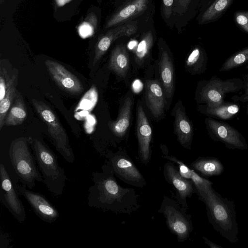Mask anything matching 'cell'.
I'll return each mask as SVG.
<instances>
[{
    "label": "cell",
    "instance_id": "cell-1",
    "mask_svg": "<svg viewBox=\"0 0 248 248\" xmlns=\"http://www.w3.org/2000/svg\"><path fill=\"white\" fill-rule=\"evenodd\" d=\"M102 172L92 173L93 185L88 189V205L115 213L130 214L140 207L135 189L120 186L110 166L106 162Z\"/></svg>",
    "mask_w": 248,
    "mask_h": 248
},
{
    "label": "cell",
    "instance_id": "cell-2",
    "mask_svg": "<svg viewBox=\"0 0 248 248\" xmlns=\"http://www.w3.org/2000/svg\"><path fill=\"white\" fill-rule=\"evenodd\" d=\"M207 211L209 222L220 235L231 243L238 241V226L233 201L223 197L210 186L197 191Z\"/></svg>",
    "mask_w": 248,
    "mask_h": 248
},
{
    "label": "cell",
    "instance_id": "cell-3",
    "mask_svg": "<svg viewBox=\"0 0 248 248\" xmlns=\"http://www.w3.org/2000/svg\"><path fill=\"white\" fill-rule=\"evenodd\" d=\"M29 139L43 183L54 195H62L68 178L64 169L60 166L55 154L40 140Z\"/></svg>",
    "mask_w": 248,
    "mask_h": 248
},
{
    "label": "cell",
    "instance_id": "cell-4",
    "mask_svg": "<svg viewBox=\"0 0 248 248\" xmlns=\"http://www.w3.org/2000/svg\"><path fill=\"white\" fill-rule=\"evenodd\" d=\"M29 139L18 138L13 140L9 149V156L19 181L31 189L36 182H43L42 174L36 164L34 155L29 146Z\"/></svg>",
    "mask_w": 248,
    "mask_h": 248
},
{
    "label": "cell",
    "instance_id": "cell-5",
    "mask_svg": "<svg viewBox=\"0 0 248 248\" xmlns=\"http://www.w3.org/2000/svg\"><path fill=\"white\" fill-rule=\"evenodd\" d=\"M36 111L47 127V131L56 150L69 163L75 161V155L66 132L52 109L44 102L31 100Z\"/></svg>",
    "mask_w": 248,
    "mask_h": 248
},
{
    "label": "cell",
    "instance_id": "cell-6",
    "mask_svg": "<svg viewBox=\"0 0 248 248\" xmlns=\"http://www.w3.org/2000/svg\"><path fill=\"white\" fill-rule=\"evenodd\" d=\"M187 211L177 201L166 196L158 210L165 218L169 229L180 242L186 241L193 230L191 216Z\"/></svg>",
    "mask_w": 248,
    "mask_h": 248
},
{
    "label": "cell",
    "instance_id": "cell-7",
    "mask_svg": "<svg viewBox=\"0 0 248 248\" xmlns=\"http://www.w3.org/2000/svg\"><path fill=\"white\" fill-rule=\"evenodd\" d=\"M244 81L235 78L223 80L216 76L202 81L198 91L199 102L209 106H218L225 102L229 93H237L243 89Z\"/></svg>",
    "mask_w": 248,
    "mask_h": 248
},
{
    "label": "cell",
    "instance_id": "cell-8",
    "mask_svg": "<svg viewBox=\"0 0 248 248\" xmlns=\"http://www.w3.org/2000/svg\"><path fill=\"white\" fill-rule=\"evenodd\" d=\"M105 156V162L110 166L115 176L124 183L138 187L146 185L145 179L125 152H109Z\"/></svg>",
    "mask_w": 248,
    "mask_h": 248
},
{
    "label": "cell",
    "instance_id": "cell-9",
    "mask_svg": "<svg viewBox=\"0 0 248 248\" xmlns=\"http://www.w3.org/2000/svg\"><path fill=\"white\" fill-rule=\"evenodd\" d=\"M205 123L209 134L214 141L222 143L230 149H248L244 137L231 125L211 118H206Z\"/></svg>",
    "mask_w": 248,
    "mask_h": 248
},
{
    "label": "cell",
    "instance_id": "cell-10",
    "mask_svg": "<svg viewBox=\"0 0 248 248\" xmlns=\"http://www.w3.org/2000/svg\"><path fill=\"white\" fill-rule=\"evenodd\" d=\"M0 178L1 202L19 222H23L26 218L25 208L16 186H14L9 173L2 163L0 165Z\"/></svg>",
    "mask_w": 248,
    "mask_h": 248
},
{
    "label": "cell",
    "instance_id": "cell-11",
    "mask_svg": "<svg viewBox=\"0 0 248 248\" xmlns=\"http://www.w3.org/2000/svg\"><path fill=\"white\" fill-rule=\"evenodd\" d=\"M16 187L42 220L51 223L59 218V211L43 195L31 190L23 185H17Z\"/></svg>",
    "mask_w": 248,
    "mask_h": 248
},
{
    "label": "cell",
    "instance_id": "cell-12",
    "mask_svg": "<svg viewBox=\"0 0 248 248\" xmlns=\"http://www.w3.org/2000/svg\"><path fill=\"white\" fill-rule=\"evenodd\" d=\"M163 174L165 180L171 184L177 191L176 201L188 210L187 198H190L197 191L193 183L183 177L177 170L173 162L169 160L164 166Z\"/></svg>",
    "mask_w": 248,
    "mask_h": 248
},
{
    "label": "cell",
    "instance_id": "cell-13",
    "mask_svg": "<svg viewBox=\"0 0 248 248\" xmlns=\"http://www.w3.org/2000/svg\"><path fill=\"white\" fill-rule=\"evenodd\" d=\"M45 63L51 78L63 90L74 94H80L83 91V86L79 79L64 66L49 60Z\"/></svg>",
    "mask_w": 248,
    "mask_h": 248
},
{
    "label": "cell",
    "instance_id": "cell-14",
    "mask_svg": "<svg viewBox=\"0 0 248 248\" xmlns=\"http://www.w3.org/2000/svg\"><path fill=\"white\" fill-rule=\"evenodd\" d=\"M137 134L139 158L143 164L147 165L151 159L150 143L152 130L140 104L138 105L137 110Z\"/></svg>",
    "mask_w": 248,
    "mask_h": 248
},
{
    "label": "cell",
    "instance_id": "cell-15",
    "mask_svg": "<svg viewBox=\"0 0 248 248\" xmlns=\"http://www.w3.org/2000/svg\"><path fill=\"white\" fill-rule=\"evenodd\" d=\"M137 29V22L130 21L109 30L99 37L95 46L93 64L101 58L116 39L123 36H130L136 33Z\"/></svg>",
    "mask_w": 248,
    "mask_h": 248
},
{
    "label": "cell",
    "instance_id": "cell-16",
    "mask_svg": "<svg viewBox=\"0 0 248 248\" xmlns=\"http://www.w3.org/2000/svg\"><path fill=\"white\" fill-rule=\"evenodd\" d=\"M149 0H132L118 10L107 22L108 28L125 22L143 12L147 8Z\"/></svg>",
    "mask_w": 248,
    "mask_h": 248
},
{
    "label": "cell",
    "instance_id": "cell-17",
    "mask_svg": "<svg viewBox=\"0 0 248 248\" xmlns=\"http://www.w3.org/2000/svg\"><path fill=\"white\" fill-rule=\"evenodd\" d=\"M146 101L148 108L155 117L161 115L164 111L165 100L162 88L157 81L147 80Z\"/></svg>",
    "mask_w": 248,
    "mask_h": 248
},
{
    "label": "cell",
    "instance_id": "cell-18",
    "mask_svg": "<svg viewBox=\"0 0 248 248\" xmlns=\"http://www.w3.org/2000/svg\"><path fill=\"white\" fill-rule=\"evenodd\" d=\"M174 116L178 140L184 147L190 149L193 133L192 124L185 112L180 107L175 109Z\"/></svg>",
    "mask_w": 248,
    "mask_h": 248
},
{
    "label": "cell",
    "instance_id": "cell-19",
    "mask_svg": "<svg viewBox=\"0 0 248 248\" xmlns=\"http://www.w3.org/2000/svg\"><path fill=\"white\" fill-rule=\"evenodd\" d=\"M239 105L234 102H226L218 106H209L206 105L201 107V111L209 118L221 120L232 119L240 111Z\"/></svg>",
    "mask_w": 248,
    "mask_h": 248
},
{
    "label": "cell",
    "instance_id": "cell-20",
    "mask_svg": "<svg viewBox=\"0 0 248 248\" xmlns=\"http://www.w3.org/2000/svg\"><path fill=\"white\" fill-rule=\"evenodd\" d=\"M132 105L131 99L127 97L120 109L117 119L108 123L110 131L118 137H124L129 126Z\"/></svg>",
    "mask_w": 248,
    "mask_h": 248
},
{
    "label": "cell",
    "instance_id": "cell-21",
    "mask_svg": "<svg viewBox=\"0 0 248 248\" xmlns=\"http://www.w3.org/2000/svg\"><path fill=\"white\" fill-rule=\"evenodd\" d=\"M193 170L204 176L220 175L224 167L221 162L215 157H199L190 164Z\"/></svg>",
    "mask_w": 248,
    "mask_h": 248
},
{
    "label": "cell",
    "instance_id": "cell-22",
    "mask_svg": "<svg viewBox=\"0 0 248 248\" xmlns=\"http://www.w3.org/2000/svg\"><path fill=\"white\" fill-rule=\"evenodd\" d=\"M129 58L125 47L123 44L117 45L112 50L108 68L117 75L124 78L129 67Z\"/></svg>",
    "mask_w": 248,
    "mask_h": 248
},
{
    "label": "cell",
    "instance_id": "cell-23",
    "mask_svg": "<svg viewBox=\"0 0 248 248\" xmlns=\"http://www.w3.org/2000/svg\"><path fill=\"white\" fill-rule=\"evenodd\" d=\"M163 158L176 163L178 165V170L180 174L184 178L190 180L193 183L197 191L213 185V182L201 177L194 170L188 167L176 157L165 155Z\"/></svg>",
    "mask_w": 248,
    "mask_h": 248
},
{
    "label": "cell",
    "instance_id": "cell-24",
    "mask_svg": "<svg viewBox=\"0 0 248 248\" xmlns=\"http://www.w3.org/2000/svg\"><path fill=\"white\" fill-rule=\"evenodd\" d=\"M28 116L22 95L17 92L14 102L6 116L4 126H16L21 124Z\"/></svg>",
    "mask_w": 248,
    "mask_h": 248
},
{
    "label": "cell",
    "instance_id": "cell-25",
    "mask_svg": "<svg viewBox=\"0 0 248 248\" xmlns=\"http://www.w3.org/2000/svg\"><path fill=\"white\" fill-rule=\"evenodd\" d=\"M159 65L160 77L166 95L170 97L173 90V68L171 60L166 50L162 51Z\"/></svg>",
    "mask_w": 248,
    "mask_h": 248
},
{
    "label": "cell",
    "instance_id": "cell-26",
    "mask_svg": "<svg viewBox=\"0 0 248 248\" xmlns=\"http://www.w3.org/2000/svg\"><path fill=\"white\" fill-rule=\"evenodd\" d=\"M17 76L16 73L13 75L11 78L6 95L0 101V130H1L4 126L5 119L17 93L16 90Z\"/></svg>",
    "mask_w": 248,
    "mask_h": 248
},
{
    "label": "cell",
    "instance_id": "cell-27",
    "mask_svg": "<svg viewBox=\"0 0 248 248\" xmlns=\"http://www.w3.org/2000/svg\"><path fill=\"white\" fill-rule=\"evenodd\" d=\"M207 58L205 52L200 47H195L189 54L186 65L195 73H201L206 69Z\"/></svg>",
    "mask_w": 248,
    "mask_h": 248
},
{
    "label": "cell",
    "instance_id": "cell-28",
    "mask_svg": "<svg viewBox=\"0 0 248 248\" xmlns=\"http://www.w3.org/2000/svg\"><path fill=\"white\" fill-rule=\"evenodd\" d=\"M232 0H217L204 12L202 22L213 21L218 17L230 6Z\"/></svg>",
    "mask_w": 248,
    "mask_h": 248
},
{
    "label": "cell",
    "instance_id": "cell-29",
    "mask_svg": "<svg viewBox=\"0 0 248 248\" xmlns=\"http://www.w3.org/2000/svg\"><path fill=\"white\" fill-rule=\"evenodd\" d=\"M153 44V36L151 31L145 33L135 51V59L137 63L141 64L148 56Z\"/></svg>",
    "mask_w": 248,
    "mask_h": 248
},
{
    "label": "cell",
    "instance_id": "cell-30",
    "mask_svg": "<svg viewBox=\"0 0 248 248\" xmlns=\"http://www.w3.org/2000/svg\"><path fill=\"white\" fill-rule=\"evenodd\" d=\"M248 62V47L231 55L223 63L219 69L224 72L239 67Z\"/></svg>",
    "mask_w": 248,
    "mask_h": 248
},
{
    "label": "cell",
    "instance_id": "cell-31",
    "mask_svg": "<svg viewBox=\"0 0 248 248\" xmlns=\"http://www.w3.org/2000/svg\"><path fill=\"white\" fill-rule=\"evenodd\" d=\"M97 23V18L94 13L90 14L80 25L78 32L82 37H87L92 35L96 28Z\"/></svg>",
    "mask_w": 248,
    "mask_h": 248
},
{
    "label": "cell",
    "instance_id": "cell-32",
    "mask_svg": "<svg viewBox=\"0 0 248 248\" xmlns=\"http://www.w3.org/2000/svg\"><path fill=\"white\" fill-rule=\"evenodd\" d=\"M11 78L7 71L4 68L1 67L0 70V101L5 96L9 87Z\"/></svg>",
    "mask_w": 248,
    "mask_h": 248
},
{
    "label": "cell",
    "instance_id": "cell-33",
    "mask_svg": "<svg viewBox=\"0 0 248 248\" xmlns=\"http://www.w3.org/2000/svg\"><path fill=\"white\" fill-rule=\"evenodd\" d=\"M234 18L236 24L248 33V11H238L234 14Z\"/></svg>",
    "mask_w": 248,
    "mask_h": 248
},
{
    "label": "cell",
    "instance_id": "cell-34",
    "mask_svg": "<svg viewBox=\"0 0 248 248\" xmlns=\"http://www.w3.org/2000/svg\"><path fill=\"white\" fill-rule=\"evenodd\" d=\"M174 0H162L163 10L165 17L169 18L172 13V8Z\"/></svg>",
    "mask_w": 248,
    "mask_h": 248
},
{
    "label": "cell",
    "instance_id": "cell-35",
    "mask_svg": "<svg viewBox=\"0 0 248 248\" xmlns=\"http://www.w3.org/2000/svg\"><path fill=\"white\" fill-rule=\"evenodd\" d=\"M175 7L177 8L178 12L182 14L187 9L188 6L192 0H176Z\"/></svg>",
    "mask_w": 248,
    "mask_h": 248
},
{
    "label": "cell",
    "instance_id": "cell-36",
    "mask_svg": "<svg viewBox=\"0 0 248 248\" xmlns=\"http://www.w3.org/2000/svg\"><path fill=\"white\" fill-rule=\"evenodd\" d=\"M232 99L235 102L245 103L248 101V95H234L232 97Z\"/></svg>",
    "mask_w": 248,
    "mask_h": 248
},
{
    "label": "cell",
    "instance_id": "cell-37",
    "mask_svg": "<svg viewBox=\"0 0 248 248\" xmlns=\"http://www.w3.org/2000/svg\"><path fill=\"white\" fill-rule=\"evenodd\" d=\"M202 238L204 240L205 243L211 248H223V247L212 242L205 236H203Z\"/></svg>",
    "mask_w": 248,
    "mask_h": 248
},
{
    "label": "cell",
    "instance_id": "cell-38",
    "mask_svg": "<svg viewBox=\"0 0 248 248\" xmlns=\"http://www.w3.org/2000/svg\"><path fill=\"white\" fill-rule=\"evenodd\" d=\"M142 88V83L139 80H136L133 84V90L138 93L140 92Z\"/></svg>",
    "mask_w": 248,
    "mask_h": 248
},
{
    "label": "cell",
    "instance_id": "cell-39",
    "mask_svg": "<svg viewBox=\"0 0 248 248\" xmlns=\"http://www.w3.org/2000/svg\"><path fill=\"white\" fill-rule=\"evenodd\" d=\"M244 90V95H248V74L245 76V80L244 82L243 88Z\"/></svg>",
    "mask_w": 248,
    "mask_h": 248
},
{
    "label": "cell",
    "instance_id": "cell-40",
    "mask_svg": "<svg viewBox=\"0 0 248 248\" xmlns=\"http://www.w3.org/2000/svg\"><path fill=\"white\" fill-rule=\"evenodd\" d=\"M56 4L58 7H62L72 0H55Z\"/></svg>",
    "mask_w": 248,
    "mask_h": 248
},
{
    "label": "cell",
    "instance_id": "cell-41",
    "mask_svg": "<svg viewBox=\"0 0 248 248\" xmlns=\"http://www.w3.org/2000/svg\"><path fill=\"white\" fill-rule=\"evenodd\" d=\"M246 112H247V115H248V105H247Z\"/></svg>",
    "mask_w": 248,
    "mask_h": 248
},
{
    "label": "cell",
    "instance_id": "cell-42",
    "mask_svg": "<svg viewBox=\"0 0 248 248\" xmlns=\"http://www.w3.org/2000/svg\"><path fill=\"white\" fill-rule=\"evenodd\" d=\"M246 68L247 69H248V64H247V65L246 66Z\"/></svg>",
    "mask_w": 248,
    "mask_h": 248
}]
</instances>
